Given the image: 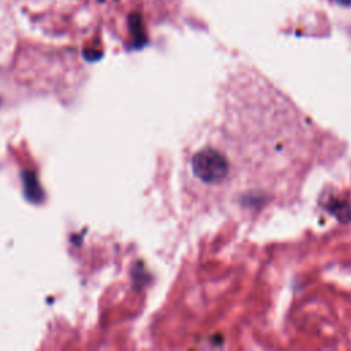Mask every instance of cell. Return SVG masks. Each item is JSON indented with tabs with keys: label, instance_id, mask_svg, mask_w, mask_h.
I'll return each mask as SVG.
<instances>
[{
	"label": "cell",
	"instance_id": "obj_1",
	"mask_svg": "<svg viewBox=\"0 0 351 351\" xmlns=\"http://www.w3.org/2000/svg\"><path fill=\"white\" fill-rule=\"evenodd\" d=\"M317 132L272 84L243 74L185 154L184 190L203 208H263L298 195L317 157Z\"/></svg>",
	"mask_w": 351,
	"mask_h": 351
}]
</instances>
